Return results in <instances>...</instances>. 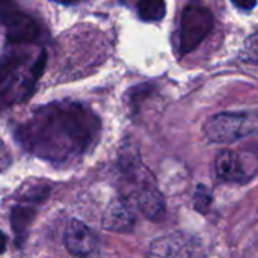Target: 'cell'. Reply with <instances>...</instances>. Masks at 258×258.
<instances>
[{"label": "cell", "mask_w": 258, "mask_h": 258, "mask_svg": "<svg viewBox=\"0 0 258 258\" xmlns=\"http://www.w3.org/2000/svg\"><path fill=\"white\" fill-rule=\"evenodd\" d=\"M100 133L98 116L74 101L39 107L15 130V138L33 156L48 162H71L83 156Z\"/></svg>", "instance_id": "1"}, {"label": "cell", "mask_w": 258, "mask_h": 258, "mask_svg": "<svg viewBox=\"0 0 258 258\" xmlns=\"http://www.w3.org/2000/svg\"><path fill=\"white\" fill-rule=\"evenodd\" d=\"M47 63L41 50L33 59L21 50H9L0 57V107L26 101L35 91Z\"/></svg>", "instance_id": "2"}, {"label": "cell", "mask_w": 258, "mask_h": 258, "mask_svg": "<svg viewBox=\"0 0 258 258\" xmlns=\"http://www.w3.org/2000/svg\"><path fill=\"white\" fill-rule=\"evenodd\" d=\"M121 166L125 175V181L130 186V194L135 197L141 212L153 221H160L165 215V203L162 194L156 187L151 172L142 166L139 157L136 156L122 160Z\"/></svg>", "instance_id": "3"}, {"label": "cell", "mask_w": 258, "mask_h": 258, "mask_svg": "<svg viewBox=\"0 0 258 258\" xmlns=\"http://www.w3.org/2000/svg\"><path fill=\"white\" fill-rule=\"evenodd\" d=\"M213 14L200 0H192L183 11L180 23V48L183 53L194 51L212 32Z\"/></svg>", "instance_id": "4"}, {"label": "cell", "mask_w": 258, "mask_h": 258, "mask_svg": "<svg viewBox=\"0 0 258 258\" xmlns=\"http://www.w3.org/2000/svg\"><path fill=\"white\" fill-rule=\"evenodd\" d=\"M0 21L6 29V39L12 45L33 44L41 35L35 18L23 12L12 0H0Z\"/></svg>", "instance_id": "5"}, {"label": "cell", "mask_w": 258, "mask_h": 258, "mask_svg": "<svg viewBox=\"0 0 258 258\" xmlns=\"http://www.w3.org/2000/svg\"><path fill=\"white\" fill-rule=\"evenodd\" d=\"M255 130L252 119L245 113H218L212 116L206 127V138L213 144H231Z\"/></svg>", "instance_id": "6"}, {"label": "cell", "mask_w": 258, "mask_h": 258, "mask_svg": "<svg viewBox=\"0 0 258 258\" xmlns=\"http://www.w3.org/2000/svg\"><path fill=\"white\" fill-rule=\"evenodd\" d=\"M65 246L70 254L76 257H89L97 249V237L91 231L89 227H86L83 222L77 219H71L65 228L63 236Z\"/></svg>", "instance_id": "7"}, {"label": "cell", "mask_w": 258, "mask_h": 258, "mask_svg": "<svg viewBox=\"0 0 258 258\" xmlns=\"http://www.w3.org/2000/svg\"><path fill=\"white\" fill-rule=\"evenodd\" d=\"M103 227L116 233H127L135 227V213L125 198H116L107 206L103 216Z\"/></svg>", "instance_id": "8"}, {"label": "cell", "mask_w": 258, "mask_h": 258, "mask_svg": "<svg viewBox=\"0 0 258 258\" xmlns=\"http://www.w3.org/2000/svg\"><path fill=\"white\" fill-rule=\"evenodd\" d=\"M197 246L189 243L187 237L169 236L159 239L151 248V258H194Z\"/></svg>", "instance_id": "9"}, {"label": "cell", "mask_w": 258, "mask_h": 258, "mask_svg": "<svg viewBox=\"0 0 258 258\" xmlns=\"http://www.w3.org/2000/svg\"><path fill=\"white\" fill-rule=\"evenodd\" d=\"M35 216H36V203L33 201L18 200V203L11 209V225L15 233L17 245H21L24 242Z\"/></svg>", "instance_id": "10"}, {"label": "cell", "mask_w": 258, "mask_h": 258, "mask_svg": "<svg viewBox=\"0 0 258 258\" xmlns=\"http://www.w3.org/2000/svg\"><path fill=\"white\" fill-rule=\"evenodd\" d=\"M216 174L224 181H245L246 169L239 154L233 151H224L216 157Z\"/></svg>", "instance_id": "11"}, {"label": "cell", "mask_w": 258, "mask_h": 258, "mask_svg": "<svg viewBox=\"0 0 258 258\" xmlns=\"http://www.w3.org/2000/svg\"><path fill=\"white\" fill-rule=\"evenodd\" d=\"M138 12L144 21H160L166 14L165 0H138Z\"/></svg>", "instance_id": "12"}, {"label": "cell", "mask_w": 258, "mask_h": 258, "mask_svg": "<svg viewBox=\"0 0 258 258\" xmlns=\"http://www.w3.org/2000/svg\"><path fill=\"white\" fill-rule=\"evenodd\" d=\"M242 60L248 63H255L258 65V32L252 33L246 41L243 42L242 51H240Z\"/></svg>", "instance_id": "13"}, {"label": "cell", "mask_w": 258, "mask_h": 258, "mask_svg": "<svg viewBox=\"0 0 258 258\" xmlns=\"http://www.w3.org/2000/svg\"><path fill=\"white\" fill-rule=\"evenodd\" d=\"M210 204H212V194L204 186H200L198 190H197V195H195V209H197V212L206 213L209 210Z\"/></svg>", "instance_id": "14"}, {"label": "cell", "mask_w": 258, "mask_h": 258, "mask_svg": "<svg viewBox=\"0 0 258 258\" xmlns=\"http://www.w3.org/2000/svg\"><path fill=\"white\" fill-rule=\"evenodd\" d=\"M9 165H11V156H9V153L6 150L3 141L0 139V172L5 171Z\"/></svg>", "instance_id": "15"}, {"label": "cell", "mask_w": 258, "mask_h": 258, "mask_svg": "<svg viewBox=\"0 0 258 258\" xmlns=\"http://www.w3.org/2000/svg\"><path fill=\"white\" fill-rule=\"evenodd\" d=\"M231 2L233 5H236L239 9H243V11H251L257 5V0H231Z\"/></svg>", "instance_id": "16"}, {"label": "cell", "mask_w": 258, "mask_h": 258, "mask_svg": "<svg viewBox=\"0 0 258 258\" xmlns=\"http://www.w3.org/2000/svg\"><path fill=\"white\" fill-rule=\"evenodd\" d=\"M6 249V236L0 231V254H3Z\"/></svg>", "instance_id": "17"}, {"label": "cell", "mask_w": 258, "mask_h": 258, "mask_svg": "<svg viewBox=\"0 0 258 258\" xmlns=\"http://www.w3.org/2000/svg\"><path fill=\"white\" fill-rule=\"evenodd\" d=\"M60 5H76V3H80L82 0H54Z\"/></svg>", "instance_id": "18"}]
</instances>
